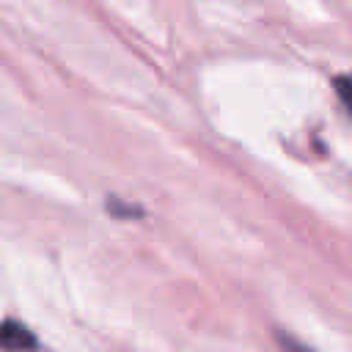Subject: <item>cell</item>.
I'll return each instance as SVG.
<instances>
[{"mask_svg": "<svg viewBox=\"0 0 352 352\" xmlns=\"http://www.w3.org/2000/svg\"><path fill=\"white\" fill-rule=\"evenodd\" d=\"M336 94H338V99L344 102V107L352 113V77H349V74L336 77Z\"/></svg>", "mask_w": 352, "mask_h": 352, "instance_id": "7a4b0ae2", "label": "cell"}, {"mask_svg": "<svg viewBox=\"0 0 352 352\" xmlns=\"http://www.w3.org/2000/svg\"><path fill=\"white\" fill-rule=\"evenodd\" d=\"M0 349L3 352H28L36 349V336L16 319L0 322Z\"/></svg>", "mask_w": 352, "mask_h": 352, "instance_id": "6da1fadb", "label": "cell"}]
</instances>
